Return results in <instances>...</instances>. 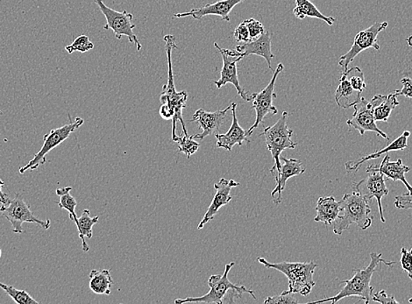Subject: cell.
Masks as SVG:
<instances>
[{"mask_svg":"<svg viewBox=\"0 0 412 304\" xmlns=\"http://www.w3.org/2000/svg\"><path fill=\"white\" fill-rule=\"evenodd\" d=\"M353 190L346 193L340 200V215L334 221V234L341 235L350 229L351 225H357L361 230L368 229L372 225L374 217L371 215V201L362 193L360 182L353 183Z\"/></svg>","mask_w":412,"mask_h":304,"instance_id":"6da1fadb","label":"cell"},{"mask_svg":"<svg viewBox=\"0 0 412 304\" xmlns=\"http://www.w3.org/2000/svg\"><path fill=\"white\" fill-rule=\"evenodd\" d=\"M382 253H372L371 254V263L368 266L362 270H354V275L350 280L343 281L341 284L345 286L341 291L338 293L336 296L333 298L318 300V301L311 302L310 303H332L335 304L346 298H353V296H358V298L364 300L366 304L371 301L373 293H374V288L371 286V280L373 275L378 271L380 264H385V266H393L394 261H389L383 259Z\"/></svg>","mask_w":412,"mask_h":304,"instance_id":"7a4b0ae2","label":"cell"},{"mask_svg":"<svg viewBox=\"0 0 412 304\" xmlns=\"http://www.w3.org/2000/svg\"><path fill=\"white\" fill-rule=\"evenodd\" d=\"M164 40L166 42V53L168 58V82L163 88V93H161L160 100L161 105H168L173 112L172 118V140L177 137V124L180 122L182 127V133L188 136L187 129L182 119V111L186 107L188 94L186 91L178 93L175 90L174 82L173 66H172V51L178 49L177 39L172 34L165 35Z\"/></svg>","mask_w":412,"mask_h":304,"instance_id":"3957f363","label":"cell"},{"mask_svg":"<svg viewBox=\"0 0 412 304\" xmlns=\"http://www.w3.org/2000/svg\"><path fill=\"white\" fill-rule=\"evenodd\" d=\"M259 263L269 270H276L283 273L288 280V291L294 294L308 296L316 285L313 280L318 265L310 263H271L264 258H258Z\"/></svg>","mask_w":412,"mask_h":304,"instance_id":"277c9868","label":"cell"},{"mask_svg":"<svg viewBox=\"0 0 412 304\" xmlns=\"http://www.w3.org/2000/svg\"><path fill=\"white\" fill-rule=\"evenodd\" d=\"M288 113L284 112L281 118L272 126L265 127L260 136L265 138L267 150L272 154L274 165L270 169L271 174L277 178L281 171V154L286 150H295L297 143L292 140L294 131L287 125Z\"/></svg>","mask_w":412,"mask_h":304,"instance_id":"5b68a950","label":"cell"},{"mask_svg":"<svg viewBox=\"0 0 412 304\" xmlns=\"http://www.w3.org/2000/svg\"><path fill=\"white\" fill-rule=\"evenodd\" d=\"M84 123V120L82 118H77L75 121L67 124L59 128L52 129L51 132L45 134L41 150L34 154V158L27 165L20 168V174H24L28 171H34L40 166L45 164L47 162V154L68 139L70 134L82 126Z\"/></svg>","mask_w":412,"mask_h":304,"instance_id":"8992f818","label":"cell"},{"mask_svg":"<svg viewBox=\"0 0 412 304\" xmlns=\"http://www.w3.org/2000/svg\"><path fill=\"white\" fill-rule=\"evenodd\" d=\"M93 2L96 4L107 19V24L105 25L104 29H112L118 40H121L122 37H128V41L136 46L137 51H140L142 45L140 44L136 34L133 33L136 25L133 23V14L126 12V10L118 12V11L112 9L105 5L103 0H93Z\"/></svg>","mask_w":412,"mask_h":304,"instance_id":"52a82bcc","label":"cell"},{"mask_svg":"<svg viewBox=\"0 0 412 304\" xmlns=\"http://www.w3.org/2000/svg\"><path fill=\"white\" fill-rule=\"evenodd\" d=\"M0 213L10 222L13 232L16 234L23 233L24 223H34L45 230L51 228V220L47 219L42 221L35 217L30 210L29 205L20 197L19 194H16L13 199H9L8 203L0 206Z\"/></svg>","mask_w":412,"mask_h":304,"instance_id":"ba28073f","label":"cell"},{"mask_svg":"<svg viewBox=\"0 0 412 304\" xmlns=\"http://www.w3.org/2000/svg\"><path fill=\"white\" fill-rule=\"evenodd\" d=\"M284 70L283 63H279L277 68L274 70L272 79L267 84V87L264 88L262 91L258 93L251 94V101L253 102V108L255 110V122L250 127L248 131V136H251L253 131L258 127L260 124L263 123L264 119L267 115H276L278 113V110L276 106L273 105V100L277 98V95L274 93V86L279 74Z\"/></svg>","mask_w":412,"mask_h":304,"instance_id":"9c48e42d","label":"cell"},{"mask_svg":"<svg viewBox=\"0 0 412 304\" xmlns=\"http://www.w3.org/2000/svg\"><path fill=\"white\" fill-rule=\"evenodd\" d=\"M235 263H230L225 265L223 275H211L208 280V285L210 287V291L205 296L199 298H186L185 299L175 300V304H182L188 303H217L223 304L225 296L232 289H241L242 286H238L232 284L229 280L228 275L234 267Z\"/></svg>","mask_w":412,"mask_h":304,"instance_id":"30bf717a","label":"cell"},{"mask_svg":"<svg viewBox=\"0 0 412 304\" xmlns=\"http://www.w3.org/2000/svg\"><path fill=\"white\" fill-rule=\"evenodd\" d=\"M388 22L375 23L371 27L367 28L354 37L353 46L346 54L340 56L339 65L343 67L344 72H347L348 66L353 62L355 58L362 51H367L368 48H374L376 51H380L378 44V34L382 31H385L388 27Z\"/></svg>","mask_w":412,"mask_h":304,"instance_id":"8fae6325","label":"cell"},{"mask_svg":"<svg viewBox=\"0 0 412 304\" xmlns=\"http://www.w3.org/2000/svg\"><path fill=\"white\" fill-rule=\"evenodd\" d=\"M214 47L220 51L222 58H223V67L220 72V79L218 81H214L215 86L218 89L225 86L227 84H232L237 90V93L241 96L242 100L246 102L251 101V95L243 89L239 84L238 77L237 63L244 58L237 51H231V49L222 48L215 42Z\"/></svg>","mask_w":412,"mask_h":304,"instance_id":"7c38bea8","label":"cell"},{"mask_svg":"<svg viewBox=\"0 0 412 304\" xmlns=\"http://www.w3.org/2000/svg\"><path fill=\"white\" fill-rule=\"evenodd\" d=\"M353 118L348 119L347 125L351 128L359 131L361 136L366 132H374L387 140H390L388 134L379 129L372 112L371 103L362 98L359 104L354 106Z\"/></svg>","mask_w":412,"mask_h":304,"instance_id":"4fadbf2b","label":"cell"},{"mask_svg":"<svg viewBox=\"0 0 412 304\" xmlns=\"http://www.w3.org/2000/svg\"><path fill=\"white\" fill-rule=\"evenodd\" d=\"M232 110V104L227 108L214 112H206L204 109H199L193 114L191 122L199 124L202 133L193 136L194 139L204 140L211 136H216L220 133L222 125H223L227 113Z\"/></svg>","mask_w":412,"mask_h":304,"instance_id":"5bb4252c","label":"cell"},{"mask_svg":"<svg viewBox=\"0 0 412 304\" xmlns=\"http://www.w3.org/2000/svg\"><path fill=\"white\" fill-rule=\"evenodd\" d=\"M239 185H241L239 183L235 182L234 180H227L225 178H221L220 182L215 183L214 189L216 190V193H215L213 199L211 201V204L209 208H208L205 216H204L202 220L200 221L198 225L199 230L203 229L204 226L211 220H213L215 216L218 214V211L220 210V208L231 202V190L234 187Z\"/></svg>","mask_w":412,"mask_h":304,"instance_id":"9a60e30c","label":"cell"},{"mask_svg":"<svg viewBox=\"0 0 412 304\" xmlns=\"http://www.w3.org/2000/svg\"><path fill=\"white\" fill-rule=\"evenodd\" d=\"M244 1V0H220L213 4L199 7V8L190 10L189 12L175 13V18L192 17L194 20H201L203 17L207 15H216L220 17L222 20L230 21V13L238 4Z\"/></svg>","mask_w":412,"mask_h":304,"instance_id":"2e32d148","label":"cell"},{"mask_svg":"<svg viewBox=\"0 0 412 304\" xmlns=\"http://www.w3.org/2000/svg\"><path fill=\"white\" fill-rule=\"evenodd\" d=\"M281 164V171L279 175L277 176L276 188L271 192V197L274 199V203L277 205L281 203V194L286 186V183L288 179L294 178V176H300L305 172V167L301 161L298 159H287L285 157L280 158Z\"/></svg>","mask_w":412,"mask_h":304,"instance_id":"e0dca14e","label":"cell"},{"mask_svg":"<svg viewBox=\"0 0 412 304\" xmlns=\"http://www.w3.org/2000/svg\"><path fill=\"white\" fill-rule=\"evenodd\" d=\"M236 107H237V104L232 103V122L230 129H229L227 133H218L215 136L217 140V147L224 148V150L229 152L232 151V147H234L235 145H239V146L241 147L242 146L243 143H250V140L248 139V131L243 129L242 127L239 125L237 116H236Z\"/></svg>","mask_w":412,"mask_h":304,"instance_id":"ac0fdd59","label":"cell"},{"mask_svg":"<svg viewBox=\"0 0 412 304\" xmlns=\"http://www.w3.org/2000/svg\"><path fill=\"white\" fill-rule=\"evenodd\" d=\"M371 171L381 172L387 178L393 180L394 182H402L406 187L408 192L412 193V186L407 182L406 174L411 171V168L404 165L402 159H399L396 161H390L388 153L385 154V157L379 166L369 165L366 171L367 173Z\"/></svg>","mask_w":412,"mask_h":304,"instance_id":"d6986e66","label":"cell"},{"mask_svg":"<svg viewBox=\"0 0 412 304\" xmlns=\"http://www.w3.org/2000/svg\"><path fill=\"white\" fill-rule=\"evenodd\" d=\"M271 41H272V38H271L270 32L265 31V33L260 35L256 40L238 45L236 47V51L239 53L243 58L250 55L262 56L263 58L265 59L269 69L273 70L271 65H272V59L274 55L272 51H271Z\"/></svg>","mask_w":412,"mask_h":304,"instance_id":"ffe728a7","label":"cell"},{"mask_svg":"<svg viewBox=\"0 0 412 304\" xmlns=\"http://www.w3.org/2000/svg\"><path fill=\"white\" fill-rule=\"evenodd\" d=\"M369 176L367 179L362 180L366 188L368 190L367 195L369 199H376L378 202L380 218L383 223L386 222L385 215H383L382 200L383 197L388 196L390 190L386 186V180L388 179L381 172L376 171H368Z\"/></svg>","mask_w":412,"mask_h":304,"instance_id":"44dd1931","label":"cell"},{"mask_svg":"<svg viewBox=\"0 0 412 304\" xmlns=\"http://www.w3.org/2000/svg\"><path fill=\"white\" fill-rule=\"evenodd\" d=\"M410 136L411 132H409V131H406V132L401 134L399 138H397L395 140H393L392 143H390L387 145L385 147H383V150L375 152V153L371 154L365 155V157H362L357 161H347V164H345L346 171L348 173H357L359 171V169L361 168L362 164L366 161L378 159L381 157V155L389 153V152L406 150L408 147V138Z\"/></svg>","mask_w":412,"mask_h":304,"instance_id":"7402d4cb","label":"cell"},{"mask_svg":"<svg viewBox=\"0 0 412 304\" xmlns=\"http://www.w3.org/2000/svg\"><path fill=\"white\" fill-rule=\"evenodd\" d=\"M315 210V222H322L326 225H332L340 215V201H337L334 197H319Z\"/></svg>","mask_w":412,"mask_h":304,"instance_id":"603a6c76","label":"cell"},{"mask_svg":"<svg viewBox=\"0 0 412 304\" xmlns=\"http://www.w3.org/2000/svg\"><path fill=\"white\" fill-rule=\"evenodd\" d=\"M395 93L389 95H376L371 100L372 112L376 121L387 122L390 114L399 105Z\"/></svg>","mask_w":412,"mask_h":304,"instance_id":"cb8c5ba5","label":"cell"},{"mask_svg":"<svg viewBox=\"0 0 412 304\" xmlns=\"http://www.w3.org/2000/svg\"><path fill=\"white\" fill-rule=\"evenodd\" d=\"M361 91L354 89L351 84L344 77H340V84L334 94L337 105L341 109L354 107L361 102L362 96Z\"/></svg>","mask_w":412,"mask_h":304,"instance_id":"d4e9b609","label":"cell"},{"mask_svg":"<svg viewBox=\"0 0 412 304\" xmlns=\"http://www.w3.org/2000/svg\"><path fill=\"white\" fill-rule=\"evenodd\" d=\"M89 277V287L95 294L107 296L111 294L114 280H112L110 270H91Z\"/></svg>","mask_w":412,"mask_h":304,"instance_id":"484cf974","label":"cell"},{"mask_svg":"<svg viewBox=\"0 0 412 304\" xmlns=\"http://www.w3.org/2000/svg\"><path fill=\"white\" fill-rule=\"evenodd\" d=\"M293 13L299 20H304L305 17L316 18V19L325 21L328 26H333L334 21H335L333 17L324 15L318 7L310 0H295Z\"/></svg>","mask_w":412,"mask_h":304,"instance_id":"4316f807","label":"cell"},{"mask_svg":"<svg viewBox=\"0 0 412 304\" xmlns=\"http://www.w3.org/2000/svg\"><path fill=\"white\" fill-rule=\"evenodd\" d=\"M100 217H90V211L84 210L81 217L79 218V225L77 226V231H79V236L82 242V247L84 252H89L90 246L88 245L86 239H91L93 236V226L98 222Z\"/></svg>","mask_w":412,"mask_h":304,"instance_id":"83f0119b","label":"cell"},{"mask_svg":"<svg viewBox=\"0 0 412 304\" xmlns=\"http://www.w3.org/2000/svg\"><path fill=\"white\" fill-rule=\"evenodd\" d=\"M173 141L178 145L179 153L185 154L187 159L191 158L192 155L197 153L200 147V144L195 141L193 136H186L184 133L181 134V136L175 137Z\"/></svg>","mask_w":412,"mask_h":304,"instance_id":"f1b7e54d","label":"cell"},{"mask_svg":"<svg viewBox=\"0 0 412 304\" xmlns=\"http://www.w3.org/2000/svg\"><path fill=\"white\" fill-rule=\"evenodd\" d=\"M341 77L346 79L354 89L364 93L366 89L364 73L359 67H353L348 69L347 72L341 74Z\"/></svg>","mask_w":412,"mask_h":304,"instance_id":"f546056e","label":"cell"},{"mask_svg":"<svg viewBox=\"0 0 412 304\" xmlns=\"http://www.w3.org/2000/svg\"><path fill=\"white\" fill-rule=\"evenodd\" d=\"M0 288L3 289L4 291L6 293L7 295L10 296L11 298L13 299V302L19 304H32V303H40V302L36 301V300L32 298V296L28 294L26 291H20V289H17L13 286L6 285L3 284V282H0Z\"/></svg>","mask_w":412,"mask_h":304,"instance_id":"4dcf8cb0","label":"cell"},{"mask_svg":"<svg viewBox=\"0 0 412 304\" xmlns=\"http://www.w3.org/2000/svg\"><path fill=\"white\" fill-rule=\"evenodd\" d=\"M58 206L62 210H65L69 212V218L70 220L75 223L76 225H79V218H77L76 213V208L77 206V202L75 197L70 195V192L63 194L60 196V202Z\"/></svg>","mask_w":412,"mask_h":304,"instance_id":"1f68e13d","label":"cell"},{"mask_svg":"<svg viewBox=\"0 0 412 304\" xmlns=\"http://www.w3.org/2000/svg\"><path fill=\"white\" fill-rule=\"evenodd\" d=\"M94 48V44L90 41L87 35H80L75 39L72 44L66 46L65 51L69 54H73L74 52L86 53Z\"/></svg>","mask_w":412,"mask_h":304,"instance_id":"d6a6232c","label":"cell"},{"mask_svg":"<svg viewBox=\"0 0 412 304\" xmlns=\"http://www.w3.org/2000/svg\"><path fill=\"white\" fill-rule=\"evenodd\" d=\"M294 293L290 291H284L281 294L274 296H269L267 298L264 303L265 304H293L298 303L297 299L295 298Z\"/></svg>","mask_w":412,"mask_h":304,"instance_id":"836d02e7","label":"cell"},{"mask_svg":"<svg viewBox=\"0 0 412 304\" xmlns=\"http://www.w3.org/2000/svg\"><path fill=\"white\" fill-rule=\"evenodd\" d=\"M244 22L246 23V27H248L250 41L256 40V39H258L260 35L265 33V27H264L263 25L260 23V21L253 19V18L245 20Z\"/></svg>","mask_w":412,"mask_h":304,"instance_id":"e575fe53","label":"cell"},{"mask_svg":"<svg viewBox=\"0 0 412 304\" xmlns=\"http://www.w3.org/2000/svg\"><path fill=\"white\" fill-rule=\"evenodd\" d=\"M401 266L403 270L406 272L408 277L412 280V249L407 250L406 247L401 249Z\"/></svg>","mask_w":412,"mask_h":304,"instance_id":"d590c367","label":"cell"},{"mask_svg":"<svg viewBox=\"0 0 412 304\" xmlns=\"http://www.w3.org/2000/svg\"><path fill=\"white\" fill-rule=\"evenodd\" d=\"M234 37L236 41L241 42V44L250 41L249 32L244 21L235 28Z\"/></svg>","mask_w":412,"mask_h":304,"instance_id":"8d00e7d4","label":"cell"},{"mask_svg":"<svg viewBox=\"0 0 412 304\" xmlns=\"http://www.w3.org/2000/svg\"><path fill=\"white\" fill-rule=\"evenodd\" d=\"M395 206L397 209L403 210H412V193L404 194V195L397 196L395 199Z\"/></svg>","mask_w":412,"mask_h":304,"instance_id":"74e56055","label":"cell"},{"mask_svg":"<svg viewBox=\"0 0 412 304\" xmlns=\"http://www.w3.org/2000/svg\"><path fill=\"white\" fill-rule=\"evenodd\" d=\"M401 84H403V88L395 91L397 96H404L412 100V79L410 77H404L401 80Z\"/></svg>","mask_w":412,"mask_h":304,"instance_id":"f35d334b","label":"cell"},{"mask_svg":"<svg viewBox=\"0 0 412 304\" xmlns=\"http://www.w3.org/2000/svg\"><path fill=\"white\" fill-rule=\"evenodd\" d=\"M372 300L374 302L383 303V304H399V303L397 301L394 296H390L385 291H381L376 293H373Z\"/></svg>","mask_w":412,"mask_h":304,"instance_id":"ab89813d","label":"cell"},{"mask_svg":"<svg viewBox=\"0 0 412 304\" xmlns=\"http://www.w3.org/2000/svg\"><path fill=\"white\" fill-rule=\"evenodd\" d=\"M159 112L164 119L168 120L173 118V112L168 105H161Z\"/></svg>","mask_w":412,"mask_h":304,"instance_id":"60d3db41","label":"cell"},{"mask_svg":"<svg viewBox=\"0 0 412 304\" xmlns=\"http://www.w3.org/2000/svg\"><path fill=\"white\" fill-rule=\"evenodd\" d=\"M4 187H5V183H4L1 178H0V204H1V205L6 204L7 203H8V201L10 199L8 196H7L6 194L3 192L2 189L4 188Z\"/></svg>","mask_w":412,"mask_h":304,"instance_id":"b9f144b4","label":"cell"},{"mask_svg":"<svg viewBox=\"0 0 412 304\" xmlns=\"http://www.w3.org/2000/svg\"><path fill=\"white\" fill-rule=\"evenodd\" d=\"M72 187H65V188H61V189H58L56 190V195L58 196H62L63 195V194H66L68 192H72Z\"/></svg>","mask_w":412,"mask_h":304,"instance_id":"7bdbcfd3","label":"cell"},{"mask_svg":"<svg viewBox=\"0 0 412 304\" xmlns=\"http://www.w3.org/2000/svg\"><path fill=\"white\" fill-rule=\"evenodd\" d=\"M407 44L412 48V35L409 38L407 39Z\"/></svg>","mask_w":412,"mask_h":304,"instance_id":"ee69618b","label":"cell"},{"mask_svg":"<svg viewBox=\"0 0 412 304\" xmlns=\"http://www.w3.org/2000/svg\"><path fill=\"white\" fill-rule=\"evenodd\" d=\"M1 256H2V251H1V249H0V259H1Z\"/></svg>","mask_w":412,"mask_h":304,"instance_id":"f6af8a7d","label":"cell"},{"mask_svg":"<svg viewBox=\"0 0 412 304\" xmlns=\"http://www.w3.org/2000/svg\"><path fill=\"white\" fill-rule=\"evenodd\" d=\"M409 303H412V298H410V300H409Z\"/></svg>","mask_w":412,"mask_h":304,"instance_id":"bcb514c9","label":"cell"}]
</instances>
